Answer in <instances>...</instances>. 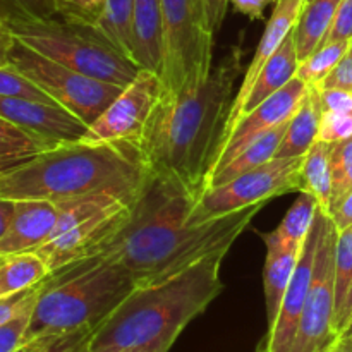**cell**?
Returning <instances> with one entry per match:
<instances>
[{"instance_id":"6da1fadb","label":"cell","mask_w":352,"mask_h":352,"mask_svg":"<svg viewBox=\"0 0 352 352\" xmlns=\"http://www.w3.org/2000/svg\"><path fill=\"white\" fill-rule=\"evenodd\" d=\"M196 199L198 195L186 186L150 172L127 220L98 254L126 267L138 285L153 284L203 258L229 253L263 206L195 223Z\"/></svg>"},{"instance_id":"7a4b0ae2","label":"cell","mask_w":352,"mask_h":352,"mask_svg":"<svg viewBox=\"0 0 352 352\" xmlns=\"http://www.w3.org/2000/svg\"><path fill=\"white\" fill-rule=\"evenodd\" d=\"M237 76L239 58L230 57L201 81L164 91L138 144L151 174L199 196L222 143Z\"/></svg>"},{"instance_id":"3957f363","label":"cell","mask_w":352,"mask_h":352,"mask_svg":"<svg viewBox=\"0 0 352 352\" xmlns=\"http://www.w3.org/2000/svg\"><path fill=\"white\" fill-rule=\"evenodd\" d=\"M226 254L215 253L164 280L138 285L93 330L88 352L170 351L182 330L222 292Z\"/></svg>"},{"instance_id":"277c9868","label":"cell","mask_w":352,"mask_h":352,"mask_svg":"<svg viewBox=\"0 0 352 352\" xmlns=\"http://www.w3.org/2000/svg\"><path fill=\"white\" fill-rule=\"evenodd\" d=\"M150 170L138 146L60 143L0 174V198L67 203L98 191L138 192Z\"/></svg>"},{"instance_id":"5b68a950","label":"cell","mask_w":352,"mask_h":352,"mask_svg":"<svg viewBox=\"0 0 352 352\" xmlns=\"http://www.w3.org/2000/svg\"><path fill=\"white\" fill-rule=\"evenodd\" d=\"M138 287L126 267L105 256L52 274L31 311L26 342L102 325Z\"/></svg>"},{"instance_id":"8992f818","label":"cell","mask_w":352,"mask_h":352,"mask_svg":"<svg viewBox=\"0 0 352 352\" xmlns=\"http://www.w3.org/2000/svg\"><path fill=\"white\" fill-rule=\"evenodd\" d=\"M10 30L21 43L38 54L100 81L127 86L143 69L89 24L52 16Z\"/></svg>"},{"instance_id":"52a82bcc","label":"cell","mask_w":352,"mask_h":352,"mask_svg":"<svg viewBox=\"0 0 352 352\" xmlns=\"http://www.w3.org/2000/svg\"><path fill=\"white\" fill-rule=\"evenodd\" d=\"M140 191L107 189L60 203L54 232L34 251L45 261L50 275L98 254L124 226Z\"/></svg>"},{"instance_id":"ba28073f","label":"cell","mask_w":352,"mask_h":352,"mask_svg":"<svg viewBox=\"0 0 352 352\" xmlns=\"http://www.w3.org/2000/svg\"><path fill=\"white\" fill-rule=\"evenodd\" d=\"M165 91H179L212 72L213 33L205 0H162Z\"/></svg>"},{"instance_id":"9c48e42d","label":"cell","mask_w":352,"mask_h":352,"mask_svg":"<svg viewBox=\"0 0 352 352\" xmlns=\"http://www.w3.org/2000/svg\"><path fill=\"white\" fill-rule=\"evenodd\" d=\"M10 65L88 127L126 88L72 71L26 47L17 38L10 54Z\"/></svg>"},{"instance_id":"30bf717a","label":"cell","mask_w":352,"mask_h":352,"mask_svg":"<svg viewBox=\"0 0 352 352\" xmlns=\"http://www.w3.org/2000/svg\"><path fill=\"white\" fill-rule=\"evenodd\" d=\"M302 162L305 157L274 158L226 184L203 189L192 206L191 220L203 223L248 206L265 205L289 192H301Z\"/></svg>"},{"instance_id":"8fae6325","label":"cell","mask_w":352,"mask_h":352,"mask_svg":"<svg viewBox=\"0 0 352 352\" xmlns=\"http://www.w3.org/2000/svg\"><path fill=\"white\" fill-rule=\"evenodd\" d=\"M320 237L316 248L311 287L299 318L298 332L289 352H325L337 339L336 311V248L339 230L323 208H318Z\"/></svg>"},{"instance_id":"7c38bea8","label":"cell","mask_w":352,"mask_h":352,"mask_svg":"<svg viewBox=\"0 0 352 352\" xmlns=\"http://www.w3.org/2000/svg\"><path fill=\"white\" fill-rule=\"evenodd\" d=\"M164 91L160 74L150 69H141L136 78L88 127L82 141L138 146Z\"/></svg>"},{"instance_id":"4fadbf2b","label":"cell","mask_w":352,"mask_h":352,"mask_svg":"<svg viewBox=\"0 0 352 352\" xmlns=\"http://www.w3.org/2000/svg\"><path fill=\"white\" fill-rule=\"evenodd\" d=\"M308 91L309 86L296 76L280 91H277L274 96L265 100L256 109L250 110L239 120V124L229 134V138L220 144L210 174L219 167H222V165H226L227 162L232 160L234 157H237L241 151L246 150L251 143H254L265 133L289 122L296 113V110L302 103L305 96L308 95Z\"/></svg>"},{"instance_id":"5bb4252c","label":"cell","mask_w":352,"mask_h":352,"mask_svg":"<svg viewBox=\"0 0 352 352\" xmlns=\"http://www.w3.org/2000/svg\"><path fill=\"white\" fill-rule=\"evenodd\" d=\"M320 208V206H318ZM320 237V219L318 210H316L315 222H313L309 236L302 246L299 254L298 265H296L294 275H292L289 287L282 299L280 311L274 327L268 330L267 347L263 352H289L292 342H294L296 332H298L299 318H301L302 308H305L306 298H308L309 287L313 280V270H315L316 248H318Z\"/></svg>"},{"instance_id":"9a60e30c","label":"cell","mask_w":352,"mask_h":352,"mask_svg":"<svg viewBox=\"0 0 352 352\" xmlns=\"http://www.w3.org/2000/svg\"><path fill=\"white\" fill-rule=\"evenodd\" d=\"M0 117L52 143H72L85 138L88 126L65 109L17 96H0Z\"/></svg>"},{"instance_id":"2e32d148","label":"cell","mask_w":352,"mask_h":352,"mask_svg":"<svg viewBox=\"0 0 352 352\" xmlns=\"http://www.w3.org/2000/svg\"><path fill=\"white\" fill-rule=\"evenodd\" d=\"M305 3L306 0H277V3H275V9L274 12H272L270 19H268V24L265 26V31L263 34H261V40L260 43H258L256 52H254L253 58H251L250 65H248L246 72H244L243 76L239 89H237L236 96H234L232 100L229 117H227L226 122V129H223L222 143L229 138V134L232 133V129L236 127L241 107H243L250 89L253 88L254 81L258 79V74L261 72L263 65L267 64L268 58L280 48V45L284 43L285 38H287L289 34H291V31L294 30V24L296 21H298Z\"/></svg>"},{"instance_id":"e0dca14e","label":"cell","mask_w":352,"mask_h":352,"mask_svg":"<svg viewBox=\"0 0 352 352\" xmlns=\"http://www.w3.org/2000/svg\"><path fill=\"white\" fill-rule=\"evenodd\" d=\"M60 208L45 199H17L12 222L0 239V256L36 251L57 226Z\"/></svg>"},{"instance_id":"ac0fdd59","label":"cell","mask_w":352,"mask_h":352,"mask_svg":"<svg viewBox=\"0 0 352 352\" xmlns=\"http://www.w3.org/2000/svg\"><path fill=\"white\" fill-rule=\"evenodd\" d=\"M133 58L143 69L160 74L164 60L162 0H134Z\"/></svg>"},{"instance_id":"d6986e66","label":"cell","mask_w":352,"mask_h":352,"mask_svg":"<svg viewBox=\"0 0 352 352\" xmlns=\"http://www.w3.org/2000/svg\"><path fill=\"white\" fill-rule=\"evenodd\" d=\"M265 246H267V260H265L263 284H265V305H267L268 330L274 327L280 311L282 299L289 287L296 265H298L301 250L285 246L275 237L274 230L261 234Z\"/></svg>"},{"instance_id":"ffe728a7","label":"cell","mask_w":352,"mask_h":352,"mask_svg":"<svg viewBox=\"0 0 352 352\" xmlns=\"http://www.w3.org/2000/svg\"><path fill=\"white\" fill-rule=\"evenodd\" d=\"M298 67L299 58L298 52H296L294 36H292L291 31V34H289L284 40V43L280 45V48L268 58V62L263 65L260 74H258V79L254 81L253 88L250 89L243 107H241L236 126L250 110L256 109L260 103H263L265 100H268L270 96H274L275 93L280 91L287 82H291L292 79L296 78V74H298ZM234 129H236V127H234Z\"/></svg>"},{"instance_id":"44dd1931","label":"cell","mask_w":352,"mask_h":352,"mask_svg":"<svg viewBox=\"0 0 352 352\" xmlns=\"http://www.w3.org/2000/svg\"><path fill=\"white\" fill-rule=\"evenodd\" d=\"M322 116L323 109L322 102H320V89L316 86H311L299 109L289 120L275 158L305 157L309 148L318 141Z\"/></svg>"},{"instance_id":"7402d4cb","label":"cell","mask_w":352,"mask_h":352,"mask_svg":"<svg viewBox=\"0 0 352 352\" xmlns=\"http://www.w3.org/2000/svg\"><path fill=\"white\" fill-rule=\"evenodd\" d=\"M340 0H309L302 6L301 14L292 30L299 62L313 54L329 34Z\"/></svg>"},{"instance_id":"603a6c76","label":"cell","mask_w":352,"mask_h":352,"mask_svg":"<svg viewBox=\"0 0 352 352\" xmlns=\"http://www.w3.org/2000/svg\"><path fill=\"white\" fill-rule=\"evenodd\" d=\"M287 124L289 122H285L282 124V126L265 133L263 136L258 138L254 143H251L246 150L241 151L237 157H234L232 160L227 162L226 165H222V167H219L217 170H213L212 174L206 177L205 189L226 184V182L232 181L237 175L246 174V172L253 170V168L274 160L275 155H277L278 151V146H280L282 138H284L285 134V129H287Z\"/></svg>"},{"instance_id":"cb8c5ba5","label":"cell","mask_w":352,"mask_h":352,"mask_svg":"<svg viewBox=\"0 0 352 352\" xmlns=\"http://www.w3.org/2000/svg\"><path fill=\"white\" fill-rule=\"evenodd\" d=\"M352 322V226L339 230L336 248V311L333 330L346 332Z\"/></svg>"},{"instance_id":"d4e9b609","label":"cell","mask_w":352,"mask_h":352,"mask_svg":"<svg viewBox=\"0 0 352 352\" xmlns=\"http://www.w3.org/2000/svg\"><path fill=\"white\" fill-rule=\"evenodd\" d=\"M50 270L34 251L12 254L0 261V299L10 298L41 284Z\"/></svg>"},{"instance_id":"484cf974","label":"cell","mask_w":352,"mask_h":352,"mask_svg":"<svg viewBox=\"0 0 352 352\" xmlns=\"http://www.w3.org/2000/svg\"><path fill=\"white\" fill-rule=\"evenodd\" d=\"M332 143L316 141L302 162V191L316 198L320 208L329 212L332 203Z\"/></svg>"},{"instance_id":"4316f807","label":"cell","mask_w":352,"mask_h":352,"mask_svg":"<svg viewBox=\"0 0 352 352\" xmlns=\"http://www.w3.org/2000/svg\"><path fill=\"white\" fill-rule=\"evenodd\" d=\"M52 146H57V143L34 136L0 117V174Z\"/></svg>"},{"instance_id":"83f0119b","label":"cell","mask_w":352,"mask_h":352,"mask_svg":"<svg viewBox=\"0 0 352 352\" xmlns=\"http://www.w3.org/2000/svg\"><path fill=\"white\" fill-rule=\"evenodd\" d=\"M318 206L320 205L315 196L306 191L299 192L298 199L292 203V206L287 210L282 222L274 230L275 237L282 244H285V246H291L294 250H302L309 236V230L313 227V222H315Z\"/></svg>"},{"instance_id":"f1b7e54d","label":"cell","mask_w":352,"mask_h":352,"mask_svg":"<svg viewBox=\"0 0 352 352\" xmlns=\"http://www.w3.org/2000/svg\"><path fill=\"white\" fill-rule=\"evenodd\" d=\"M133 12L134 0H107L102 19L96 24V30L117 50L131 58H133Z\"/></svg>"},{"instance_id":"f546056e","label":"cell","mask_w":352,"mask_h":352,"mask_svg":"<svg viewBox=\"0 0 352 352\" xmlns=\"http://www.w3.org/2000/svg\"><path fill=\"white\" fill-rule=\"evenodd\" d=\"M351 41H329V43H322L309 57L299 62L298 67V78L305 81L306 85L320 86L325 81L327 76L336 69L340 58L346 54L347 47Z\"/></svg>"},{"instance_id":"4dcf8cb0","label":"cell","mask_w":352,"mask_h":352,"mask_svg":"<svg viewBox=\"0 0 352 352\" xmlns=\"http://www.w3.org/2000/svg\"><path fill=\"white\" fill-rule=\"evenodd\" d=\"M55 16L50 0H0V19L7 26Z\"/></svg>"},{"instance_id":"1f68e13d","label":"cell","mask_w":352,"mask_h":352,"mask_svg":"<svg viewBox=\"0 0 352 352\" xmlns=\"http://www.w3.org/2000/svg\"><path fill=\"white\" fill-rule=\"evenodd\" d=\"M332 203L339 201L347 191L352 189V138L333 143L332 146ZM330 210V208H329Z\"/></svg>"},{"instance_id":"d6a6232c","label":"cell","mask_w":352,"mask_h":352,"mask_svg":"<svg viewBox=\"0 0 352 352\" xmlns=\"http://www.w3.org/2000/svg\"><path fill=\"white\" fill-rule=\"evenodd\" d=\"M55 16L95 26L102 19L107 0H50Z\"/></svg>"},{"instance_id":"836d02e7","label":"cell","mask_w":352,"mask_h":352,"mask_svg":"<svg viewBox=\"0 0 352 352\" xmlns=\"http://www.w3.org/2000/svg\"><path fill=\"white\" fill-rule=\"evenodd\" d=\"M0 96H17V98L38 100V102L57 105L43 89L38 88L31 79L21 74L12 65L0 67Z\"/></svg>"},{"instance_id":"e575fe53","label":"cell","mask_w":352,"mask_h":352,"mask_svg":"<svg viewBox=\"0 0 352 352\" xmlns=\"http://www.w3.org/2000/svg\"><path fill=\"white\" fill-rule=\"evenodd\" d=\"M34 302L0 325V352H14L26 342V332Z\"/></svg>"},{"instance_id":"d590c367","label":"cell","mask_w":352,"mask_h":352,"mask_svg":"<svg viewBox=\"0 0 352 352\" xmlns=\"http://www.w3.org/2000/svg\"><path fill=\"white\" fill-rule=\"evenodd\" d=\"M352 138V113L323 112L320 120L318 141L340 143Z\"/></svg>"},{"instance_id":"8d00e7d4","label":"cell","mask_w":352,"mask_h":352,"mask_svg":"<svg viewBox=\"0 0 352 352\" xmlns=\"http://www.w3.org/2000/svg\"><path fill=\"white\" fill-rule=\"evenodd\" d=\"M45 280H47V278H45ZM45 280L41 282V284L34 285V287L28 289V291L19 292V294L10 296V298H6V299H0V325L6 323L7 320L12 318V316L17 315L19 311H23L26 306L33 305V302L38 299V296H40L41 289H43Z\"/></svg>"},{"instance_id":"74e56055","label":"cell","mask_w":352,"mask_h":352,"mask_svg":"<svg viewBox=\"0 0 352 352\" xmlns=\"http://www.w3.org/2000/svg\"><path fill=\"white\" fill-rule=\"evenodd\" d=\"M329 41H352V0H340L332 28L323 43Z\"/></svg>"},{"instance_id":"f35d334b","label":"cell","mask_w":352,"mask_h":352,"mask_svg":"<svg viewBox=\"0 0 352 352\" xmlns=\"http://www.w3.org/2000/svg\"><path fill=\"white\" fill-rule=\"evenodd\" d=\"M316 88H339L352 91V41L349 43V47H347L344 57L336 65V69Z\"/></svg>"},{"instance_id":"ab89813d","label":"cell","mask_w":352,"mask_h":352,"mask_svg":"<svg viewBox=\"0 0 352 352\" xmlns=\"http://www.w3.org/2000/svg\"><path fill=\"white\" fill-rule=\"evenodd\" d=\"M91 329L74 330V332L62 333L57 336L41 352H81L88 346V340L91 337Z\"/></svg>"},{"instance_id":"60d3db41","label":"cell","mask_w":352,"mask_h":352,"mask_svg":"<svg viewBox=\"0 0 352 352\" xmlns=\"http://www.w3.org/2000/svg\"><path fill=\"white\" fill-rule=\"evenodd\" d=\"M323 112L352 113V91L339 88H318Z\"/></svg>"},{"instance_id":"b9f144b4","label":"cell","mask_w":352,"mask_h":352,"mask_svg":"<svg viewBox=\"0 0 352 352\" xmlns=\"http://www.w3.org/2000/svg\"><path fill=\"white\" fill-rule=\"evenodd\" d=\"M327 213L330 215L337 230H344L352 226V189L347 191L339 201L333 203Z\"/></svg>"},{"instance_id":"7bdbcfd3","label":"cell","mask_w":352,"mask_h":352,"mask_svg":"<svg viewBox=\"0 0 352 352\" xmlns=\"http://www.w3.org/2000/svg\"><path fill=\"white\" fill-rule=\"evenodd\" d=\"M237 12L244 14L250 19H261L265 9L272 3H277V0H229Z\"/></svg>"},{"instance_id":"ee69618b","label":"cell","mask_w":352,"mask_h":352,"mask_svg":"<svg viewBox=\"0 0 352 352\" xmlns=\"http://www.w3.org/2000/svg\"><path fill=\"white\" fill-rule=\"evenodd\" d=\"M16 45V36L12 30L0 19V67L10 65V54Z\"/></svg>"},{"instance_id":"f6af8a7d","label":"cell","mask_w":352,"mask_h":352,"mask_svg":"<svg viewBox=\"0 0 352 352\" xmlns=\"http://www.w3.org/2000/svg\"><path fill=\"white\" fill-rule=\"evenodd\" d=\"M206 14H208L210 26L213 31L219 30L222 26V21L226 17L227 7H229V0H205Z\"/></svg>"},{"instance_id":"bcb514c9","label":"cell","mask_w":352,"mask_h":352,"mask_svg":"<svg viewBox=\"0 0 352 352\" xmlns=\"http://www.w3.org/2000/svg\"><path fill=\"white\" fill-rule=\"evenodd\" d=\"M14 212H16V201L14 199L0 198V239L6 236L10 222H12Z\"/></svg>"},{"instance_id":"7dc6e473","label":"cell","mask_w":352,"mask_h":352,"mask_svg":"<svg viewBox=\"0 0 352 352\" xmlns=\"http://www.w3.org/2000/svg\"><path fill=\"white\" fill-rule=\"evenodd\" d=\"M57 336H50V337H40V339H34V340H30V342H24L23 346L19 347L17 351L14 352H41L45 349V347L48 346V344L52 342V340L55 339Z\"/></svg>"},{"instance_id":"c3c4849f","label":"cell","mask_w":352,"mask_h":352,"mask_svg":"<svg viewBox=\"0 0 352 352\" xmlns=\"http://www.w3.org/2000/svg\"><path fill=\"white\" fill-rule=\"evenodd\" d=\"M325 352H352V340L349 337L344 336V333H340V336L327 347Z\"/></svg>"},{"instance_id":"681fc988","label":"cell","mask_w":352,"mask_h":352,"mask_svg":"<svg viewBox=\"0 0 352 352\" xmlns=\"http://www.w3.org/2000/svg\"><path fill=\"white\" fill-rule=\"evenodd\" d=\"M344 336L349 337V339L352 340V322L349 323V327H347V329H346V332H344Z\"/></svg>"},{"instance_id":"f907efd6","label":"cell","mask_w":352,"mask_h":352,"mask_svg":"<svg viewBox=\"0 0 352 352\" xmlns=\"http://www.w3.org/2000/svg\"><path fill=\"white\" fill-rule=\"evenodd\" d=\"M81 352H88V346H86V347H85V349H82Z\"/></svg>"},{"instance_id":"816d5d0a","label":"cell","mask_w":352,"mask_h":352,"mask_svg":"<svg viewBox=\"0 0 352 352\" xmlns=\"http://www.w3.org/2000/svg\"><path fill=\"white\" fill-rule=\"evenodd\" d=\"M129 352H148V351H129Z\"/></svg>"},{"instance_id":"f5cc1de1","label":"cell","mask_w":352,"mask_h":352,"mask_svg":"<svg viewBox=\"0 0 352 352\" xmlns=\"http://www.w3.org/2000/svg\"><path fill=\"white\" fill-rule=\"evenodd\" d=\"M258 352H263V349H261V351H258Z\"/></svg>"},{"instance_id":"db71d44e","label":"cell","mask_w":352,"mask_h":352,"mask_svg":"<svg viewBox=\"0 0 352 352\" xmlns=\"http://www.w3.org/2000/svg\"><path fill=\"white\" fill-rule=\"evenodd\" d=\"M0 261H2V256H0Z\"/></svg>"},{"instance_id":"11a10c76","label":"cell","mask_w":352,"mask_h":352,"mask_svg":"<svg viewBox=\"0 0 352 352\" xmlns=\"http://www.w3.org/2000/svg\"><path fill=\"white\" fill-rule=\"evenodd\" d=\"M306 2H309V0H306Z\"/></svg>"}]
</instances>
